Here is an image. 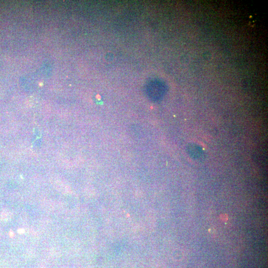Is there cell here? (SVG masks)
Here are the masks:
<instances>
[{
	"instance_id": "6da1fadb",
	"label": "cell",
	"mask_w": 268,
	"mask_h": 268,
	"mask_svg": "<svg viewBox=\"0 0 268 268\" xmlns=\"http://www.w3.org/2000/svg\"><path fill=\"white\" fill-rule=\"evenodd\" d=\"M187 151L190 156L194 159L200 160L204 158L205 154L203 149L196 144H190L187 147Z\"/></svg>"
}]
</instances>
